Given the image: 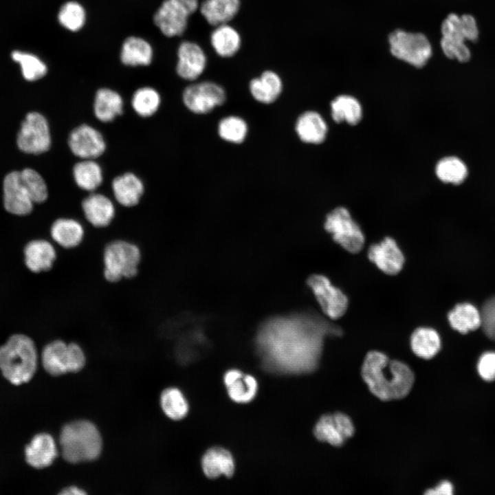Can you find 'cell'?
<instances>
[{
    "label": "cell",
    "mask_w": 495,
    "mask_h": 495,
    "mask_svg": "<svg viewBox=\"0 0 495 495\" xmlns=\"http://www.w3.org/2000/svg\"><path fill=\"white\" fill-rule=\"evenodd\" d=\"M327 329L317 318L304 314L274 317L259 327L256 347L263 369L276 374L313 371Z\"/></svg>",
    "instance_id": "cell-1"
},
{
    "label": "cell",
    "mask_w": 495,
    "mask_h": 495,
    "mask_svg": "<svg viewBox=\"0 0 495 495\" xmlns=\"http://www.w3.org/2000/svg\"><path fill=\"white\" fill-rule=\"evenodd\" d=\"M362 376L370 391L382 400L404 397L410 391L415 380L407 364L390 360L384 353L376 351L366 354Z\"/></svg>",
    "instance_id": "cell-2"
},
{
    "label": "cell",
    "mask_w": 495,
    "mask_h": 495,
    "mask_svg": "<svg viewBox=\"0 0 495 495\" xmlns=\"http://www.w3.org/2000/svg\"><path fill=\"white\" fill-rule=\"evenodd\" d=\"M3 205L10 213L16 215L30 214L34 204H41L48 197L47 184L35 170L25 168L12 171L4 178Z\"/></svg>",
    "instance_id": "cell-3"
},
{
    "label": "cell",
    "mask_w": 495,
    "mask_h": 495,
    "mask_svg": "<svg viewBox=\"0 0 495 495\" xmlns=\"http://www.w3.org/2000/svg\"><path fill=\"white\" fill-rule=\"evenodd\" d=\"M37 360L36 346L28 336L12 335L0 346V370L5 378L14 385L32 379L36 370Z\"/></svg>",
    "instance_id": "cell-4"
},
{
    "label": "cell",
    "mask_w": 495,
    "mask_h": 495,
    "mask_svg": "<svg viewBox=\"0 0 495 495\" xmlns=\"http://www.w3.org/2000/svg\"><path fill=\"white\" fill-rule=\"evenodd\" d=\"M59 443L63 457L72 463L95 460L102 447L98 429L87 420H76L65 425L60 433Z\"/></svg>",
    "instance_id": "cell-5"
},
{
    "label": "cell",
    "mask_w": 495,
    "mask_h": 495,
    "mask_svg": "<svg viewBox=\"0 0 495 495\" xmlns=\"http://www.w3.org/2000/svg\"><path fill=\"white\" fill-rule=\"evenodd\" d=\"M142 258V250L136 243L120 238L109 241L104 245L101 255L104 280L113 284L135 278Z\"/></svg>",
    "instance_id": "cell-6"
},
{
    "label": "cell",
    "mask_w": 495,
    "mask_h": 495,
    "mask_svg": "<svg viewBox=\"0 0 495 495\" xmlns=\"http://www.w3.org/2000/svg\"><path fill=\"white\" fill-rule=\"evenodd\" d=\"M441 32L440 45L444 55L460 63L468 62L471 52L465 41L476 43L478 40L475 18L469 14L450 13L441 24Z\"/></svg>",
    "instance_id": "cell-7"
},
{
    "label": "cell",
    "mask_w": 495,
    "mask_h": 495,
    "mask_svg": "<svg viewBox=\"0 0 495 495\" xmlns=\"http://www.w3.org/2000/svg\"><path fill=\"white\" fill-rule=\"evenodd\" d=\"M388 42L395 58L417 69L424 67L432 56L431 43L421 32L395 29L389 34Z\"/></svg>",
    "instance_id": "cell-8"
},
{
    "label": "cell",
    "mask_w": 495,
    "mask_h": 495,
    "mask_svg": "<svg viewBox=\"0 0 495 495\" xmlns=\"http://www.w3.org/2000/svg\"><path fill=\"white\" fill-rule=\"evenodd\" d=\"M41 362L49 374L58 376L80 371L85 365L86 356L78 343L55 340L44 346Z\"/></svg>",
    "instance_id": "cell-9"
},
{
    "label": "cell",
    "mask_w": 495,
    "mask_h": 495,
    "mask_svg": "<svg viewBox=\"0 0 495 495\" xmlns=\"http://www.w3.org/2000/svg\"><path fill=\"white\" fill-rule=\"evenodd\" d=\"M324 228L331 233L333 240L349 252L357 253L362 250L364 234L346 208L338 207L328 214Z\"/></svg>",
    "instance_id": "cell-10"
},
{
    "label": "cell",
    "mask_w": 495,
    "mask_h": 495,
    "mask_svg": "<svg viewBox=\"0 0 495 495\" xmlns=\"http://www.w3.org/2000/svg\"><path fill=\"white\" fill-rule=\"evenodd\" d=\"M17 146L27 153L41 154L51 146V135L47 119L38 112L27 114L17 135Z\"/></svg>",
    "instance_id": "cell-11"
},
{
    "label": "cell",
    "mask_w": 495,
    "mask_h": 495,
    "mask_svg": "<svg viewBox=\"0 0 495 495\" xmlns=\"http://www.w3.org/2000/svg\"><path fill=\"white\" fill-rule=\"evenodd\" d=\"M225 90L219 85L209 81L188 85L185 88L182 99L185 106L192 112L206 113L226 101Z\"/></svg>",
    "instance_id": "cell-12"
},
{
    "label": "cell",
    "mask_w": 495,
    "mask_h": 495,
    "mask_svg": "<svg viewBox=\"0 0 495 495\" xmlns=\"http://www.w3.org/2000/svg\"><path fill=\"white\" fill-rule=\"evenodd\" d=\"M307 284L322 310L328 317L337 319L344 315L347 309V298L326 276L312 275L308 278Z\"/></svg>",
    "instance_id": "cell-13"
},
{
    "label": "cell",
    "mask_w": 495,
    "mask_h": 495,
    "mask_svg": "<svg viewBox=\"0 0 495 495\" xmlns=\"http://www.w3.org/2000/svg\"><path fill=\"white\" fill-rule=\"evenodd\" d=\"M68 146L72 153L80 160H95L106 150V142L102 133L87 124L75 127L68 136Z\"/></svg>",
    "instance_id": "cell-14"
},
{
    "label": "cell",
    "mask_w": 495,
    "mask_h": 495,
    "mask_svg": "<svg viewBox=\"0 0 495 495\" xmlns=\"http://www.w3.org/2000/svg\"><path fill=\"white\" fill-rule=\"evenodd\" d=\"M354 432L355 427L351 418L340 412L322 415L314 428V434L318 440L333 446H342Z\"/></svg>",
    "instance_id": "cell-15"
},
{
    "label": "cell",
    "mask_w": 495,
    "mask_h": 495,
    "mask_svg": "<svg viewBox=\"0 0 495 495\" xmlns=\"http://www.w3.org/2000/svg\"><path fill=\"white\" fill-rule=\"evenodd\" d=\"M190 16L175 0H164L154 14L153 22L164 36H178L186 31Z\"/></svg>",
    "instance_id": "cell-16"
},
{
    "label": "cell",
    "mask_w": 495,
    "mask_h": 495,
    "mask_svg": "<svg viewBox=\"0 0 495 495\" xmlns=\"http://www.w3.org/2000/svg\"><path fill=\"white\" fill-rule=\"evenodd\" d=\"M176 72L186 80H196L204 72L207 58L199 45L192 41L182 42L177 48Z\"/></svg>",
    "instance_id": "cell-17"
},
{
    "label": "cell",
    "mask_w": 495,
    "mask_h": 495,
    "mask_svg": "<svg viewBox=\"0 0 495 495\" xmlns=\"http://www.w3.org/2000/svg\"><path fill=\"white\" fill-rule=\"evenodd\" d=\"M81 208L86 221L98 229L110 226L116 216L113 202L102 193L91 192L82 201Z\"/></svg>",
    "instance_id": "cell-18"
},
{
    "label": "cell",
    "mask_w": 495,
    "mask_h": 495,
    "mask_svg": "<svg viewBox=\"0 0 495 495\" xmlns=\"http://www.w3.org/2000/svg\"><path fill=\"white\" fill-rule=\"evenodd\" d=\"M368 256L380 270L390 275L397 274L404 262L402 251L395 241L390 237L372 245L368 251Z\"/></svg>",
    "instance_id": "cell-19"
},
{
    "label": "cell",
    "mask_w": 495,
    "mask_h": 495,
    "mask_svg": "<svg viewBox=\"0 0 495 495\" xmlns=\"http://www.w3.org/2000/svg\"><path fill=\"white\" fill-rule=\"evenodd\" d=\"M23 252L25 265L34 273L50 270L57 258L53 243L44 239L30 241L25 246Z\"/></svg>",
    "instance_id": "cell-20"
},
{
    "label": "cell",
    "mask_w": 495,
    "mask_h": 495,
    "mask_svg": "<svg viewBox=\"0 0 495 495\" xmlns=\"http://www.w3.org/2000/svg\"><path fill=\"white\" fill-rule=\"evenodd\" d=\"M50 234L53 241L65 250L79 247L85 238L84 226L72 217H60L51 225Z\"/></svg>",
    "instance_id": "cell-21"
},
{
    "label": "cell",
    "mask_w": 495,
    "mask_h": 495,
    "mask_svg": "<svg viewBox=\"0 0 495 495\" xmlns=\"http://www.w3.org/2000/svg\"><path fill=\"white\" fill-rule=\"evenodd\" d=\"M111 189L116 201L125 208L137 206L144 192L142 179L135 174L127 172L116 177Z\"/></svg>",
    "instance_id": "cell-22"
},
{
    "label": "cell",
    "mask_w": 495,
    "mask_h": 495,
    "mask_svg": "<svg viewBox=\"0 0 495 495\" xmlns=\"http://www.w3.org/2000/svg\"><path fill=\"white\" fill-rule=\"evenodd\" d=\"M57 454L54 439L50 434L44 432L35 435L25 449L26 462L37 469L50 465Z\"/></svg>",
    "instance_id": "cell-23"
},
{
    "label": "cell",
    "mask_w": 495,
    "mask_h": 495,
    "mask_svg": "<svg viewBox=\"0 0 495 495\" xmlns=\"http://www.w3.org/2000/svg\"><path fill=\"white\" fill-rule=\"evenodd\" d=\"M201 469L208 478H217L223 475L231 477L235 470V463L232 454L221 447L208 450L201 460Z\"/></svg>",
    "instance_id": "cell-24"
},
{
    "label": "cell",
    "mask_w": 495,
    "mask_h": 495,
    "mask_svg": "<svg viewBox=\"0 0 495 495\" xmlns=\"http://www.w3.org/2000/svg\"><path fill=\"white\" fill-rule=\"evenodd\" d=\"M120 57L126 66H148L153 61V49L144 38L130 36L122 44Z\"/></svg>",
    "instance_id": "cell-25"
},
{
    "label": "cell",
    "mask_w": 495,
    "mask_h": 495,
    "mask_svg": "<svg viewBox=\"0 0 495 495\" xmlns=\"http://www.w3.org/2000/svg\"><path fill=\"white\" fill-rule=\"evenodd\" d=\"M93 107L94 115L98 120L110 122L122 115L124 102L118 92L102 87L96 92Z\"/></svg>",
    "instance_id": "cell-26"
},
{
    "label": "cell",
    "mask_w": 495,
    "mask_h": 495,
    "mask_svg": "<svg viewBox=\"0 0 495 495\" xmlns=\"http://www.w3.org/2000/svg\"><path fill=\"white\" fill-rule=\"evenodd\" d=\"M240 0H205L199 6V10L211 25L228 23L240 9Z\"/></svg>",
    "instance_id": "cell-27"
},
{
    "label": "cell",
    "mask_w": 495,
    "mask_h": 495,
    "mask_svg": "<svg viewBox=\"0 0 495 495\" xmlns=\"http://www.w3.org/2000/svg\"><path fill=\"white\" fill-rule=\"evenodd\" d=\"M249 89L255 100L261 103L269 104L275 101L280 96L283 82L275 72L267 70L259 77L250 81Z\"/></svg>",
    "instance_id": "cell-28"
},
{
    "label": "cell",
    "mask_w": 495,
    "mask_h": 495,
    "mask_svg": "<svg viewBox=\"0 0 495 495\" xmlns=\"http://www.w3.org/2000/svg\"><path fill=\"white\" fill-rule=\"evenodd\" d=\"M296 131L302 142L320 144L326 138L327 125L318 113L309 111L298 117L296 121Z\"/></svg>",
    "instance_id": "cell-29"
},
{
    "label": "cell",
    "mask_w": 495,
    "mask_h": 495,
    "mask_svg": "<svg viewBox=\"0 0 495 495\" xmlns=\"http://www.w3.org/2000/svg\"><path fill=\"white\" fill-rule=\"evenodd\" d=\"M211 45L221 57L229 58L235 55L241 45L239 32L228 23L215 26L210 37Z\"/></svg>",
    "instance_id": "cell-30"
},
{
    "label": "cell",
    "mask_w": 495,
    "mask_h": 495,
    "mask_svg": "<svg viewBox=\"0 0 495 495\" xmlns=\"http://www.w3.org/2000/svg\"><path fill=\"white\" fill-rule=\"evenodd\" d=\"M76 184L82 190L94 192L102 184V170L95 160H81L76 163L72 169Z\"/></svg>",
    "instance_id": "cell-31"
},
{
    "label": "cell",
    "mask_w": 495,
    "mask_h": 495,
    "mask_svg": "<svg viewBox=\"0 0 495 495\" xmlns=\"http://www.w3.org/2000/svg\"><path fill=\"white\" fill-rule=\"evenodd\" d=\"M450 326L461 333L474 331L481 325V312L472 304L456 305L448 314Z\"/></svg>",
    "instance_id": "cell-32"
},
{
    "label": "cell",
    "mask_w": 495,
    "mask_h": 495,
    "mask_svg": "<svg viewBox=\"0 0 495 495\" xmlns=\"http://www.w3.org/2000/svg\"><path fill=\"white\" fill-rule=\"evenodd\" d=\"M410 346L417 356L430 359L439 351L441 339L434 329L419 327L415 329L411 336Z\"/></svg>",
    "instance_id": "cell-33"
},
{
    "label": "cell",
    "mask_w": 495,
    "mask_h": 495,
    "mask_svg": "<svg viewBox=\"0 0 495 495\" xmlns=\"http://www.w3.org/2000/svg\"><path fill=\"white\" fill-rule=\"evenodd\" d=\"M331 117L336 122H345L351 125L357 124L362 117V108L355 97L342 94L336 97L331 102Z\"/></svg>",
    "instance_id": "cell-34"
},
{
    "label": "cell",
    "mask_w": 495,
    "mask_h": 495,
    "mask_svg": "<svg viewBox=\"0 0 495 495\" xmlns=\"http://www.w3.org/2000/svg\"><path fill=\"white\" fill-rule=\"evenodd\" d=\"M160 405L164 414L173 420L182 419L188 412L189 406L186 398L175 387H169L162 391Z\"/></svg>",
    "instance_id": "cell-35"
},
{
    "label": "cell",
    "mask_w": 495,
    "mask_h": 495,
    "mask_svg": "<svg viewBox=\"0 0 495 495\" xmlns=\"http://www.w3.org/2000/svg\"><path fill=\"white\" fill-rule=\"evenodd\" d=\"M161 96L153 87L145 86L137 89L131 98V107L142 118L153 116L159 109Z\"/></svg>",
    "instance_id": "cell-36"
},
{
    "label": "cell",
    "mask_w": 495,
    "mask_h": 495,
    "mask_svg": "<svg viewBox=\"0 0 495 495\" xmlns=\"http://www.w3.org/2000/svg\"><path fill=\"white\" fill-rule=\"evenodd\" d=\"M229 397L238 404H247L256 397L258 384L256 378L243 373L230 384L226 386Z\"/></svg>",
    "instance_id": "cell-37"
},
{
    "label": "cell",
    "mask_w": 495,
    "mask_h": 495,
    "mask_svg": "<svg viewBox=\"0 0 495 495\" xmlns=\"http://www.w3.org/2000/svg\"><path fill=\"white\" fill-rule=\"evenodd\" d=\"M437 177L445 183L459 184L468 175V168L459 158L454 156L441 159L435 167Z\"/></svg>",
    "instance_id": "cell-38"
},
{
    "label": "cell",
    "mask_w": 495,
    "mask_h": 495,
    "mask_svg": "<svg viewBox=\"0 0 495 495\" xmlns=\"http://www.w3.org/2000/svg\"><path fill=\"white\" fill-rule=\"evenodd\" d=\"M58 20L66 30L73 32H78L86 23V10L84 6L76 1H67L58 11Z\"/></svg>",
    "instance_id": "cell-39"
},
{
    "label": "cell",
    "mask_w": 495,
    "mask_h": 495,
    "mask_svg": "<svg viewBox=\"0 0 495 495\" xmlns=\"http://www.w3.org/2000/svg\"><path fill=\"white\" fill-rule=\"evenodd\" d=\"M12 59L19 63L23 76L29 81H35L44 77L47 72L46 65L36 56L19 51L12 53Z\"/></svg>",
    "instance_id": "cell-40"
},
{
    "label": "cell",
    "mask_w": 495,
    "mask_h": 495,
    "mask_svg": "<svg viewBox=\"0 0 495 495\" xmlns=\"http://www.w3.org/2000/svg\"><path fill=\"white\" fill-rule=\"evenodd\" d=\"M218 132L220 137L228 142L241 143L246 137L248 126L242 118L228 116L220 121Z\"/></svg>",
    "instance_id": "cell-41"
},
{
    "label": "cell",
    "mask_w": 495,
    "mask_h": 495,
    "mask_svg": "<svg viewBox=\"0 0 495 495\" xmlns=\"http://www.w3.org/2000/svg\"><path fill=\"white\" fill-rule=\"evenodd\" d=\"M481 325L486 336L495 341V296L483 304L481 311Z\"/></svg>",
    "instance_id": "cell-42"
},
{
    "label": "cell",
    "mask_w": 495,
    "mask_h": 495,
    "mask_svg": "<svg viewBox=\"0 0 495 495\" xmlns=\"http://www.w3.org/2000/svg\"><path fill=\"white\" fill-rule=\"evenodd\" d=\"M477 369L480 376L486 381L495 380V352L484 353L479 358Z\"/></svg>",
    "instance_id": "cell-43"
},
{
    "label": "cell",
    "mask_w": 495,
    "mask_h": 495,
    "mask_svg": "<svg viewBox=\"0 0 495 495\" xmlns=\"http://www.w3.org/2000/svg\"><path fill=\"white\" fill-rule=\"evenodd\" d=\"M453 492V486L451 483L447 481H442L437 487L428 490L426 494L435 495H450Z\"/></svg>",
    "instance_id": "cell-44"
},
{
    "label": "cell",
    "mask_w": 495,
    "mask_h": 495,
    "mask_svg": "<svg viewBox=\"0 0 495 495\" xmlns=\"http://www.w3.org/2000/svg\"><path fill=\"white\" fill-rule=\"evenodd\" d=\"M181 5L190 15L193 14L199 8L198 0H175Z\"/></svg>",
    "instance_id": "cell-45"
},
{
    "label": "cell",
    "mask_w": 495,
    "mask_h": 495,
    "mask_svg": "<svg viewBox=\"0 0 495 495\" xmlns=\"http://www.w3.org/2000/svg\"><path fill=\"white\" fill-rule=\"evenodd\" d=\"M60 494L65 495H82L85 494L86 492L81 488L76 486H69L63 489L60 492Z\"/></svg>",
    "instance_id": "cell-46"
}]
</instances>
